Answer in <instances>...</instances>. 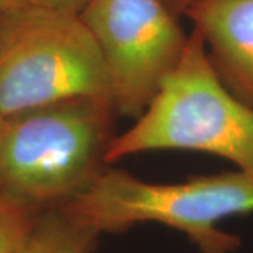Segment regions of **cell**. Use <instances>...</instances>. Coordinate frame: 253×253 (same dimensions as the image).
<instances>
[{"instance_id":"1","label":"cell","mask_w":253,"mask_h":253,"mask_svg":"<svg viewBox=\"0 0 253 253\" xmlns=\"http://www.w3.org/2000/svg\"><path fill=\"white\" fill-rule=\"evenodd\" d=\"M116 114L110 100L78 96L6 116L0 197L36 214L81 197L107 170Z\"/></svg>"},{"instance_id":"2","label":"cell","mask_w":253,"mask_h":253,"mask_svg":"<svg viewBox=\"0 0 253 253\" xmlns=\"http://www.w3.org/2000/svg\"><path fill=\"white\" fill-rule=\"evenodd\" d=\"M162 149L215 155L253 174V107L226 89L194 28L180 62L144 114L113 139L107 162Z\"/></svg>"},{"instance_id":"3","label":"cell","mask_w":253,"mask_h":253,"mask_svg":"<svg viewBox=\"0 0 253 253\" xmlns=\"http://www.w3.org/2000/svg\"><path fill=\"white\" fill-rule=\"evenodd\" d=\"M62 208L100 234L156 222L184 234L199 253H235L241 238L222 231L219 222L253 212V174L234 170L161 184L107 169L90 190Z\"/></svg>"},{"instance_id":"4","label":"cell","mask_w":253,"mask_h":253,"mask_svg":"<svg viewBox=\"0 0 253 253\" xmlns=\"http://www.w3.org/2000/svg\"><path fill=\"white\" fill-rule=\"evenodd\" d=\"M78 96L113 101L101 51L79 13L30 3L0 13L1 114Z\"/></svg>"},{"instance_id":"5","label":"cell","mask_w":253,"mask_h":253,"mask_svg":"<svg viewBox=\"0 0 253 253\" xmlns=\"http://www.w3.org/2000/svg\"><path fill=\"white\" fill-rule=\"evenodd\" d=\"M79 16L101 51L117 113L139 118L186 51L179 17L162 0H86Z\"/></svg>"},{"instance_id":"6","label":"cell","mask_w":253,"mask_h":253,"mask_svg":"<svg viewBox=\"0 0 253 253\" xmlns=\"http://www.w3.org/2000/svg\"><path fill=\"white\" fill-rule=\"evenodd\" d=\"M184 16L226 89L253 107V0H201Z\"/></svg>"},{"instance_id":"7","label":"cell","mask_w":253,"mask_h":253,"mask_svg":"<svg viewBox=\"0 0 253 253\" xmlns=\"http://www.w3.org/2000/svg\"><path fill=\"white\" fill-rule=\"evenodd\" d=\"M100 235L66 208H55L38 215L31 234L14 253H93Z\"/></svg>"},{"instance_id":"8","label":"cell","mask_w":253,"mask_h":253,"mask_svg":"<svg viewBox=\"0 0 253 253\" xmlns=\"http://www.w3.org/2000/svg\"><path fill=\"white\" fill-rule=\"evenodd\" d=\"M36 214L0 197V253H14L36 225Z\"/></svg>"},{"instance_id":"9","label":"cell","mask_w":253,"mask_h":253,"mask_svg":"<svg viewBox=\"0 0 253 253\" xmlns=\"http://www.w3.org/2000/svg\"><path fill=\"white\" fill-rule=\"evenodd\" d=\"M26 1L36 6L49 7V9L71 10L76 13H79L86 3V0H26Z\"/></svg>"},{"instance_id":"10","label":"cell","mask_w":253,"mask_h":253,"mask_svg":"<svg viewBox=\"0 0 253 253\" xmlns=\"http://www.w3.org/2000/svg\"><path fill=\"white\" fill-rule=\"evenodd\" d=\"M162 1L176 17H180V16L186 14V11L190 7H193L194 4H197L201 0H162Z\"/></svg>"},{"instance_id":"11","label":"cell","mask_w":253,"mask_h":253,"mask_svg":"<svg viewBox=\"0 0 253 253\" xmlns=\"http://www.w3.org/2000/svg\"><path fill=\"white\" fill-rule=\"evenodd\" d=\"M24 4H27L26 0H0V13L17 9L20 6H24Z\"/></svg>"},{"instance_id":"12","label":"cell","mask_w":253,"mask_h":253,"mask_svg":"<svg viewBox=\"0 0 253 253\" xmlns=\"http://www.w3.org/2000/svg\"><path fill=\"white\" fill-rule=\"evenodd\" d=\"M4 120H6V116H3L0 111V138H1V132H3V126H4Z\"/></svg>"}]
</instances>
